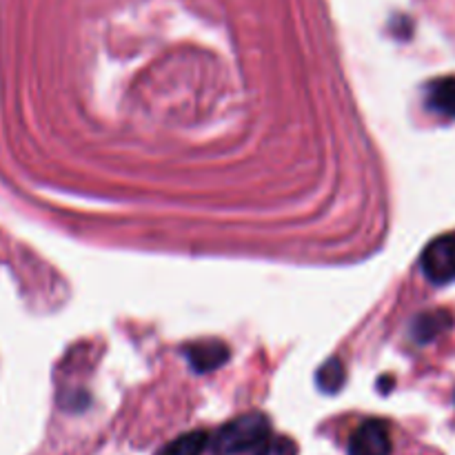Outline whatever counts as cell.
<instances>
[{"label":"cell","instance_id":"1","mask_svg":"<svg viewBox=\"0 0 455 455\" xmlns=\"http://www.w3.org/2000/svg\"><path fill=\"white\" fill-rule=\"evenodd\" d=\"M271 438L269 418L265 413H244L218 429L212 438L213 455H240L260 449Z\"/></svg>","mask_w":455,"mask_h":455},{"label":"cell","instance_id":"2","mask_svg":"<svg viewBox=\"0 0 455 455\" xmlns=\"http://www.w3.org/2000/svg\"><path fill=\"white\" fill-rule=\"evenodd\" d=\"M422 274L434 284H449L455 280V234H444L427 244L420 258Z\"/></svg>","mask_w":455,"mask_h":455},{"label":"cell","instance_id":"3","mask_svg":"<svg viewBox=\"0 0 455 455\" xmlns=\"http://www.w3.org/2000/svg\"><path fill=\"white\" fill-rule=\"evenodd\" d=\"M389 427L382 420H367L351 434L349 455H391Z\"/></svg>","mask_w":455,"mask_h":455},{"label":"cell","instance_id":"4","mask_svg":"<svg viewBox=\"0 0 455 455\" xmlns=\"http://www.w3.org/2000/svg\"><path fill=\"white\" fill-rule=\"evenodd\" d=\"M185 355L196 371L207 373L225 364V360L229 358V349L220 340H200L185 347Z\"/></svg>","mask_w":455,"mask_h":455},{"label":"cell","instance_id":"5","mask_svg":"<svg viewBox=\"0 0 455 455\" xmlns=\"http://www.w3.org/2000/svg\"><path fill=\"white\" fill-rule=\"evenodd\" d=\"M453 318L449 311L444 309H435V311H427V314L418 315L416 323H413L411 333L416 338V342L420 345H427V342L435 340L438 336H443L447 329H451Z\"/></svg>","mask_w":455,"mask_h":455},{"label":"cell","instance_id":"6","mask_svg":"<svg viewBox=\"0 0 455 455\" xmlns=\"http://www.w3.org/2000/svg\"><path fill=\"white\" fill-rule=\"evenodd\" d=\"M427 102L431 109L455 118V78H440L429 84Z\"/></svg>","mask_w":455,"mask_h":455},{"label":"cell","instance_id":"7","mask_svg":"<svg viewBox=\"0 0 455 455\" xmlns=\"http://www.w3.org/2000/svg\"><path fill=\"white\" fill-rule=\"evenodd\" d=\"M209 444V435L204 431H191L180 435L160 449L158 455H203Z\"/></svg>","mask_w":455,"mask_h":455},{"label":"cell","instance_id":"8","mask_svg":"<svg viewBox=\"0 0 455 455\" xmlns=\"http://www.w3.org/2000/svg\"><path fill=\"white\" fill-rule=\"evenodd\" d=\"M345 367L338 358L327 360L318 371V387L324 394H338L340 387L345 385Z\"/></svg>","mask_w":455,"mask_h":455},{"label":"cell","instance_id":"9","mask_svg":"<svg viewBox=\"0 0 455 455\" xmlns=\"http://www.w3.org/2000/svg\"><path fill=\"white\" fill-rule=\"evenodd\" d=\"M256 455H298V447L287 435H278V438L267 440Z\"/></svg>","mask_w":455,"mask_h":455}]
</instances>
